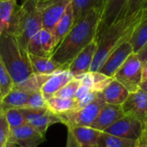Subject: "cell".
<instances>
[{"label":"cell","instance_id":"1","mask_svg":"<svg viewBox=\"0 0 147 147\" xmlns=\"http://www.w3.org/2000/svg\"><path fill=\"white\" fill-rule=\"evenodd\" d=\"M147 16V8L142 7L130 15L118 19L103 28L97 35V48L90 71H98L109 54L119 46L129 41L140 22Z\"/></svg>","mask_w":147,"mask_h":147},{"label":"cell","instance_id":"2","mask_svg":"<svg viewBox=\"0 0 147 147\" xmlns=\"http://www.w3.org/2000/svg\"><path fill=\"white\" fill-rule=\"evenodd\" d=\"M99 25L100 9L97 8L91 9L74 22L68 34L53 51L51 58L69 66L78 53L97 38Z\"/></svg>","mask_w":147,"mask_h":147},{"label":"cell","instance_id":"3","mask_svg":"<svg viewBox=\"0 0 147 147\" xmlns=\"http://www.w3.org/2000/svg\"><path fill=\"white\" fill-rule=\"evenodd\" d=\"M0 58L15 85L24 83L34 74L28 53L16 36L0 34Z\"/></svg>","mask_w":147,"mask_h":147},{"label":"cell","instance_id":"4","mask_svg":"<svg viewBox=\"0 0 147 147\" xmlns=\"http://www.w3.org/2000/svg\"><path fill=\"white\" fill-rule=\"evenodd\" d=\"M22 6V18L20 34L17 36L18 40L27 50L28 44L31 38L34 36L42 28V23L39 10L37 9V1L23 0Z\"/></svg>","mask_w":147,"mask_h":147},{"label":"cell","instance_id":"5","mask_svg":"<svg viewBox=\"0 0 147 147\" xmlns=\"http://www.w3.org/2000/svg\"><path fill=\"white\" fill-rule=\"evenodd\" d=\"M143 63L136 53H133L118 69L113 78L121 83L130 93L140 89L142 81Z\"/></svg>","mask_w":147,"mask_h":147},{"label":"cell","instance_id":"6","mask_svg":"<svg viewBox=\"0 0 147 147\" xmlns=\"http://www.w3.org/2000/svg\"><path fill=\"white\" fill-rule=\"evenodd\" d=\"M105 104L106 102L101 93L98 92L96 98L89 105L59 115L62 119V124H65L67 127L90 126Z\"/></svg>","mask_w":147,"mask_h":147},{"label":"cell","instance_id":"7","mask_svg":"<svg viewBox=\"0 0 147 147\" xmlns=\"http://www.w3.org/2000/svg\"><path fill=\"white\" fill-rule=\"evenodd\" d=\"M22 6L16 0H0V34L18 36L20 34Z\"/></svg>","mask_w":147,"mask_h":147},{"label":"cell","instance_id":"8","mask_svg":"<svg viewBox=\"0 0 147 147\" xmlns=\"http://www.w3.org/2000/svg\"><path fill=\"white\" fill-rule=\"evenodd\" d=\"M71 0H40L37 1L42 28L53 31Z\"/></svg>","mask_w":147,"mask_h":147},{"label":"cell","instance_id":"9","mask_svg":"<svg viewBox=\"0 0 147 147\" xmlns=\"http://www.w3.org/2000/svg\"><path fill=\"white\" fill-rule=\"evenodd\" d=\"M145 128L146 125L136 117L131 115H124L103 132L124 139L137 140Z\"/></svg>","mask_w":147,"mask_h":147},{"label":"cell","instance_id":"10","mask_svg":"<svg viewBox=\"0 0 147 147\" xmlns=\"http://www.w3.org/2000/svg\"><path fill=\"white\" fill-rule=\"evenodd\" d=\"M45 140V136L28 122L10 129L9 142L19 147H38Z\"/></svg>","mask_w":147,"mask_h":147},{"label":"cell","instance_id":"11","mask_svg":"<svg viewBox=\"0 0 147 147\" xmlns=\"http://www.w3.org/2000/svg\"><path fill=\"white\" fill-rule=\"evenodd\" d=\"M125 115H131L146 125L147 121V93L141 89L129 93L121 105Z\"/></svg>","mask_w":147,"mask_h":147},{"label":"cell","instance_id":"12","mask_svg":"<svg viewBox=\"0 0 147 147\" xmlns=\"http://www.w3.org/2000/svg\"><path fill=\"white\" fill-rule=\"evenodd\" d=\"M133 53L134 52L130 41L122 43L109 54L98 71L105 74L108 77L113 78L118 69Z\"/></svg>","mask_w":147,"mask_h":147},{"label":"cell","instance_id":"13","mask_svg":"<svg viewBox=\"0 0 147 147\" xmlns=\"http://www.w3.org/2000/svg\"><path fill=\"white\" fill-rule=\"evenodd\" d=\"M127 3L128 0H103L100 10L99 32L125 16Z\"/></svg>","mask_w":147,"mask_h":147},{"label":"cell","instance_id":"14","mask_svg":"<svg viewBox=\"0 0 147 147\" xmlns=\"http://www.w3.org/2000/svg\"><path fill=\"white\" fill-rule=\"evenodd\" d=\"M96 48L97 38L91 41L83 50H81L71 60V62L69 64L68 70L74 78L90 71V68L95 57Z\"/></svg>","mask_w":147,"mask_h":147},{"label":"cell","instance_id":"15","mask_svg":"<svg viewBox=\"0 0 147 147\" xmlns=\"http://www.w3.org/2000/svg\"><path fill=\"white\" fill-rule=\"evenodd\" d=\"M124 115L125 114L121 109V106L106 103L90 127L98 131L103 132Z\"/></svg>","mask_w":147,"mask_h":147},{"label":"cell","instance_id":"16","mask_svg":"<svg viewBox=\"0 0 147 147\" xmlns=\"http://www.w3.org/2000/svg\"><path fill=\"white\" fill-rule=\"evenodd\" d=\"M28 56L34 72L36 74L51 75L68 70V65H62L53 59L51 57H40L29 53Z\"/></svg>","mask_w":147,"mask_h":147},{"label":"cell","instance_id":"17","mask_svg":"<svg viewBox=\"0 0 147 147\" xmlns=\"http://www.w3.org/2000/svg\"><path fill=\"white\" fill-rule=\"evenodd\" d=\"M74 77L69 71V70H65L54 74H52L47 80L44 83L40 89V92L46 100L53 96L62 87H64L67 83H69Z\"/></svg>","mask_w":147,"mask_h":147},{"label":"cell","instance_id":"18","mask_svg":"<svg viewBox=\"0 0 147 147\" xmlns=\"http://www.w3.org/2000/svg\"><path fill=\"white\" fill-rule=\"evenodd\" d=\"M100 93L107 104L121 106L130 92L121 83L115 79H113Z\"/></svg>","mask_w":147,"mask_h":147},{"label":"cell","instance_id":"19","mask_svg":"<svg viewBox=\"0 0 147 147\" xmlns=\"http://www.w3.org/2000/svg\"><path fill=\"white\" fill-rule=\"evenodd\" d=\"M73 24H74V16H73L71 2V3L67 6L65 11L64 12L63 16H61V18L57 22V24L55 25L54 28L52 31L54 39L55 48L68 34Z\"/></svg>","mask_w":147,"mask_h":147},{"label":"cell","instance_id":"20","mask_svg":"<svg viewBox=\"0 0 147 147\" xmlns=\"http://www.w3.org/2000/svg\"><path fill=\"white\" fill-rule=\"evenodd\" d=\"M74 137L82 147H97L101 131L94 129L90 126L68 127Z\"/></svg>","mask_w":147,"mask_h":147},{"label":"cell","instance_id":"21","mask_svg":"<svg viewBox=\"0 0 147 147\" xmlns=\"http://www.w3.org/2000/svg\"><path fill=\"white\" fill-rule=\"evenodd\" d=\"M29 94L14 86V88L0 100L3 110L10 108H24L27 104Z\"/></svg>","mask_w":147,"mask_h":147},{"label":"cell","instance_id":"22","mask_svg":"<svg viewBox=\"0 0 147 147\" xmlns=\"http://www.w3.org/2000/svg\"><path fill=\"white\" fill-rule=\"evenodd\" d=\"M28 123L33 126L40 134L46 136L48 127H50L53 124L62 123V119L59 115L54 114L47 109L43 114H41Z\"/></svg>","mask_w":147,"mask_h":147},{"label":"cell","instance_id":"23","mask_svg":"<svg viewBox=\"0 0 147 147\" xmlns=\"http://www.w3.org/2000/svg\"><path fill=\"white\" fill-rule=\"evenodd\" d=\"M47 109L54 114L62 115L77 109V101L74 98L52 96L47 100Z\"/></svg>","mask_w":147,"mask_h":147},{"label":"cell","instance_id":"24","mask_svg":"<svg viewBox=\"0 0 147 147\" xmlns=\"http://www.w3.org/2000/svg\"><path fill=\"white\" fill-rule=\"evenodd\" d=\"M136 140L124 139L115 135H112L104 132H101L97 147H134Z\"/></svg>","mask_w":147,"mask_h":147},{"label":"cell","instance_id":"25","mask_svg":"<svg viewBox=\"0 0 147 147\" xmlns=\"http://www.w3.org/2000/svg\"><path fill=\"white\" fill-rule=\"evenodd\" d=\"M103 0H71L74 22L78 21L85 13L94 8L101 10Z\"/></svg>","mask_w":147,"mask_h":147},{"label":"cell","instance_id":"26","mask_svg":"<svg viewBox=\"0 0 147 147\" xmlns=\"http://www.w3.org/2000/svg\"><path fill=\"white\" fill-rule=\"evenodd\" d=\"M129 41L134 53H138L145 46L147 42V16L137 26Z\"/></svg>","mask_w":147,"mask_h":147},{"label":"cell","instance_id":"27","mask_svg":"<svg viewBox=\"0 0 147 147\" xmlns=\"http://www.w3.org/2000/svg\"><path fill=\"white\" fill-rule=\"evenodd\" d=\"M51 75L34 73L24 83L18 84V85H15V87H16L22 90H24V91L28 92V94H31V93L36 92V91H40L42 85L44 84V83L47 80V78Z\"/></svg>","mask_w":147,"mask_h":147},{"label":"cell","instance_id":"28","mask_svg":"<svg viewBox=\"0 0 147 147\" xmlns=\"http://www.w3.org/2000/svg\"><path fill=\"white\" fill-rule=\"evenodd\" d=\"M3 111L10 129L18 127L26 123L23 112L21 108H10Z\"/></svg>","mask_w":147,"mask_h":147},{"label":"cell","instance_id":"29","mask_svg":"<svg viewBox=\"0 0 147 147\" xmlns=\"http://www.w3.org/2000/svg\"><path fill=\"white\" fill-rule=\"evenodd\" d=\"M14 86V82L0 58V100L4 97Z\"/></svg>","mask_w":147,"mask_h":147},{"label":"cell","instance_id":"30","mask_svg":"<svg viewBox=\"0 0 147 147\" xmlns=\"http://www.w3.org/2000/svg\"><path fill=\"white\" fill-rule=\"evenodd\" d=\"M40 40L41 43V47L45 53L47 57H51L53 51L55 50L54 39L51 30L42 28L40 32Z\"/></svg>","mask_w":147,"mask_h":147},{"label":"cell","instance_id":"31","mask_svg":"<svg viewBox=\"0 0 147 147\" xmlns=\"http://www.w3.org/2000/svg\"><path fill=\"white\" fill-rule=\"evenodd\" d=\"M81 83L78 78L71 79L69 83H67L64 87H62L54 96L64 97V98H74L76 92L80 86Z\"/></svg>","mask_w":147,"mask_h":147},{"label":"cell","instance_id":"32","mask_svg":"<svg viewBox=\"0 0 147 147\" xmlns=\"http://www.w3.org/2000/svg\"><path fill=\"white\" fill-rule=\"evenodd\" d=\"M91 72L94 80L92 90L96 92H102L109 85V84L114 79L113 78L108 77L100 71H91Z\"/></svg>","mask_w":147,"mask_h":147},{"label":"cell","instance_id":"33","mask_svg":"<svg viewBox=\"0 0 147 147\" xmlns=\"http://www.w3.org/2000/svg\"><path fill=\"white\" fill-rule=\"evenodd\" d=\"M24 108L31 109H47V100L40 91H36L29 94L27 104Z\"/></svg>","mask_w":147,"mask_h":147},{"label":"cell","instance_id":"34","mask_svg":"<svg viewBox=\"0 0 147 147\" xmlns=\"http://www.w3.org/2000/svg\"><path fill=\"white\" fill-rule=\"evenodd\" d=\"M10 128L6 121L3 111L0 112V147H6L9 143Z\"/></svg>","mask_w":147,"mask_h":147},{"label":"cell","instance_id":"35","mask_svg":"<svg viewBox=\"0 0 147 147\" xmlns=\"http://www.w3.org/2000/svg\"><path fill=\"white\" fill-rule=\"evenodd\" d=\"M27 51L29 54L40 56V57H47L45 52L42 49L41 43L40 40V34L37 33L34 36L31 38L28 44Z\"/></svg>","mask_w":147,"mask_h":147},{"label":"cell","instance_id":"36","mask_svg":"<svg viewBox=\"0 0 147 147\" xmlns=\"http://www.w3.org/2000/svg\"><path fill=\"white\" fill-rule=\"evenodd\" d=\"M145 1L146 0H128L125 16L130 15V14L134 13V11H136L137 9L142 8L144 6Z\"/></svg>","mask_w":147,"mask_h":147},{"label":"cell","instance_id":"37","mask_svg":"<svg viewBox=\"0 0 147 147\" xmlns=\"http://www.w3.org/2000/svg\"><path fill=\"white\" fill-rule=\"evenodd\" d=\"M97 93H98V92H96V91L91 90L87 96H84V98H82L81 100L78 101V102H77V109L84 108V107L89 105L90 103H91V102L96 98Z\"/></svg>","mask_w":147,"mask_h":147},{"label":"cell","instance_id":"38","mask_svg":"<svg viewBox=\"0 0 147 147\" xmlns=\"http://www.w3.org/2000/svg\"><path fill=\"white\" fill-rule=\"evenodd\" d=\"M92 90L86 86V85H84V84H80V86L78 87L77 92H76V95H75V97L74 99L78 102L79 100H81L82 98H84L85 96H87Z\"/></svg>","mask_w":147,"mask_h":147},{"label":"cell","instance_id":"39","mask_svg":"<svg viewBox=\"0 0 147 147\" xmlns=\"http://www.w3.org/2000/svg\"><path fill=\"white\" fill-rule=\"evenodd\" d=\"M65 147H82L81 145L78 142V140H76V138L74 137L71 129L68 127H67V140H66Z\"/></svg>","mask_w":147,"mask_h":147},{"label":"cell","instance_id":"40","mask_svg":"<svg viewBox=\"0 0 147 147\" xmlns=\"http://www.w3.org/2000/svg\"><path fill=\"white\" fill-rule=\"evenodd\" d=\"M134 147H147V130L146 128L136 140Z\"/></svg>","mask_w":147,"mask_h":147},{"label":"cell","instance_id":"41","mask_svg":"<svg viewBox=\"0 0 147 147\" xmlns=\"http://www.w3.org/2000/svg\"><path fill=\"white\" fill-rule=\"evenodd\" d=\"M140 59L142 61V63L147 62V42L145 44V46L138 52L136 53Z\"/></svg>","mask_w":147,"mask_h":147},{"label":"cell","instance_id":"42","mask_svg":"<svg viewBox=\"0 0 147 147\" xmlns=\"http://www.w3.org/2000/svg\"><path fill=\"white\" fill-rule=\"evenodd\" d=\"M140 89H141L143 91H145L146 93H147V78L143 79L141 81V83L140 84Z\"/></svg>","mask_w":147,"mask_h":147},{"label":"cell","instance_id":"43","mask_svg":"<svg viewBox=\"0 0 147 147\" xmlns=\"http://www.w3.org/2000/svg\"><path fill=\"white\" fill-rule=\"evenodd\" d=\"M147 78V62L143 63V67H142V80Z\"/></svg>","mask_w":147,"mask_h":147},{"label":"cell","instance_id":"44","mask_svg":"<svg viewBox=\"0 0 147 147\" xmlns=\"http://www.w3.org/2000/svg\"><path fill=\"white\" fill-rule=\"evenodd\" d=\"M6 147H17V146H16V145H15V144H13V143H10V142H9Z\"/></svg>","mask_w":147,"mask_h":147},{"label":"cell","instance_id":"45","mask_svg":"<svg viewBox=\"0 0 147 147\" xmlns=\"http://www.w3.org/2000/svg\"><path fill=\"white\" fill-rule=\"evenodd\" d=\"M143 7H146V8H147V0L145 1V3H144V6H143Z\"/></svg>","mask_w":147,"mask_h":147},{"label":"cell","instance_id":"46","mask_svg":"<svg viewBox=\"0 0 147 147\" xmlns=\"http://www.w3.org/2000/svg\"><path fill=\"white\" fill-rule=\"evenodd\" d=\"M2 111V107H1V102H0V112Z\"/></svg>","mask_w":147,"mask_h":147},{"label":"cell","instance_id":"47","mask_svg":"<svg viewBox=\"0 0 147 147\" xmlns=\"http://www.w3.org/2000/svg\"><path fill=\"white\" fill-rule=\"evenodd\" d=\"M146 129L147 130V121H146Z\"/></svg>","mask_w":147,"mask_h":147},{"label":"cell","instance_id":"48","mask_svg":"<svg viewBox=\"0 0 147 147\" xmlns=\"http://www.w3.org/2000/svg\"><path fill=\"white\" fill-rule=\"evenodd\" d=\"M35 1H40V0H35Z\"/></svg>","mask_w":147,"mask_h":147}]
</instances>
